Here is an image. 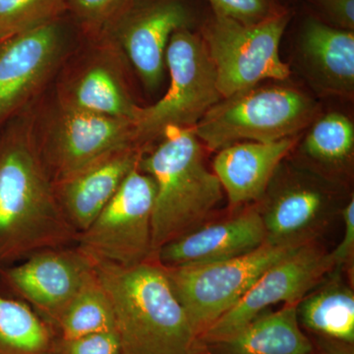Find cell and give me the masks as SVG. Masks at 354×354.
Here are the masks:
<instances>
[{
	"label": "cell",
	"instance_id": "obj_1",
	"mask_svg": "<svg viewBox=\"0 0 354 354\" xmlns=\"http://www.w3.org/2000/svg\"><path fill=\"white\" fill-rule=\"evenodd\" d=\"M36 137L16 123L0 131V266L37 251L74 245Z\"/></svg>",
	"mask_w": 354,
	"mask_h": 354
},
{
	"label": "cell",
	"instance_id": "obj_2",
	"mask_svg": "<svg viewBox=\"0 0 354 354\" xmlns=\"http://www.w3.org/2000/svg\"><path fill=\"white\" fill-rule=\"evenodd\" d=\"M108 293L120 354H188L197 335L156 258L134 266L95 260Z\"/></svg>",
	"mask_w": 354,
	"mask_h": 354
},
{
	"label": "cell",
	"instance_id": "obj_3",
	"mask_svg": "<svg viewBox=\"0 0 354 354\" xmlns=\"http://www.w3.org/2000/svg\"><path fill=\"white\" fill-rule=\"evenodd\" d=\"M160 138L157 148L144 153L138 165L156 183L153 256L165 244L204 225L223 197L218 177L205 165L192 127H167Z\"/></svg>",
	"mask_w": 354,
	"mask_h": 354
},
{
	"label": "cell",
	"instance_id": "obj_4",
	"mask_svg": "<svg viewBox=\"0 0 354 354\" xmlns=\"http://www.w3.org/2000/svg\"><path fill=\"white\" fill-rule=\"evenodd\" d=\"M316 113V102L297 88L256 86L223 97L192 128L199 141L218 152L241 142L271 143L295 137Z\"/></svg>",
	"mask_w": 354,
	"mask_h": 354
},
{
	"label": "cell",
	"instance_id": "obj_5",
	"mask_svg": "<svg viewBox=\"0 0 354 354\" xmlns=\"http://www.w3.org/2000/svg\"><path fill=\"white\" fill-rule=\"evenodd\" d=\"M334 178L312 167L283 160L256 203L266 243L304 246L314 243L341 215L346 201Z\"/></svg>",
	"mask_w": 354,
	"mask_h": 354
},
{
	"label": "cell",
	"instance_id": "obj_6",
	"mask_svg": "<svg viewBox=\"0 0 354 354\" xmlns=\"http://www.w3.org/2000/svg\"><path fill=\"white\" fill-rule=\"evenodd\" d=\"M171 82L160 101L140 108L134 120L135 141L139 148L162 137L167 127H193L223 99L215 67L199 35L189 28L171 35L165 51Z\"/></svg>",
	"mask_w": 354,
	"mask_h": 354
},
{
	"label": "cell",
	"instance_id": "obj_7",
	"mask_svg": "<svg viewBox=\"0 0 354 354\" xmlns=\"http://www.w3.org/2000/svg\"><path fill=\"white\" fill-rule=\"evenodd\" d=\"M290 20V12L283 9L257 24L216 15L205 23L200 36L215 67L223 99L263 81L288 79L290 66L279 55V44Z\"/></svg>",
	"mask_w": 354,
	"mask_h": 354
},
{
	"label": "cell",
	"instance_id": "obj_8",
	"mask_svg": "<svg viewBox=\"0 0 354 354\" xmlns=\"http://www.w3.org/2000/svg\"><path fill=\"white\" fill-rule=\"evenodd\" d=\"M299 247L264 243L234 259L192 267H164L197 339L230 311L271 266Z\"/></svg>",
	"mask_w": 354,
	"mask_h": 354
},
{
	"label": "cell",
	"instance_id": "obj_9",
	"mask_svg": "<svg viewBox=\"0 0 354 354\" xmlns=\"http://www.w3.org/2000/svg\"><path fill=\"white\" fill-rule=\"evenodd\" d=\"M156 183L135 167L113 199L84 232L76 245L95 261L134 266L152 259Z\"/></svg>",
	"mask_w": 354,
	"mask_h": 354
},
{
	"label": "cell",
	"instance_id": "obj_10",
	"mask_svg": "<svg viewBox=\"0 0 354 354\" xmlns=\"http://www.w3.org/2000/svg\"><path fill=\"white\" fill-rule=\"evenodd\" d=\"M95 272V260L76 244L43 249L0 266V293L27 304L53 328Z\"/></svg>",
	"mask_w": 354,
	"mask_h": 354
},
{
	"label": "cell",
	"instance_id": "obj_11",
	"mask_svg": "<svg viewBox=\"0 0 354 354\" xmlns=\"http://www.w3.org/2000/svg\"><path fill=\"white\" fill-rule=\"evenodd\" d=\"M335 268L337 265L330 252L314 243L299 247L264 272L244 297L216 320L198 342L208 344L225 339L276 305L299 304Z\"/></svg>",
	"mask_w": 354,
	"mask_h": 354
},
{
	"label": "cell",
	"instance_id": "obj_12",
	"mask_svg": "<svg viewBox=\"0 0 354 354\" xmlns=\"http://www.w3.org/2000/svg\"><path fill=\"white\" fill-rule=\"evenodd\" d=\"M37 143L53 181L64 178L113 151L139 148L132 120L62 104L50 121L48 134L43 139H37Z\"/></svg>",
	"mask_w": 354,
	"mask_h": 354
},
{
	"label": "cell",
	"instance_id": "obj_13",
	"mask_svg": "<svg viewBox=\"0 0 354 354\" xmlns=\"http://www.w3.org/2000/svg\"><path fill=\"white\" fill-rule=\"evenodd\" d=\"M192 15L180 0H147L128 9L116 37L147 87L164 77L165 51L174 32L189 28Z\"/></svg>",
	"mask_w": 354,
	"mask_h": 354
},
{
	"label": "cell",
	"instance_id": "obj_14",
	"mask_svg": "<svg viewBox=\"0 0 354 354\" xmlns=\"http://www.w3.org/2000/svg\"><path fill=\"white\" fill-rule=\"evenodd\" d=\"M60 48L59 31L50 22L0 43V123L15 113L48 77Z\"/></svg>",
	"mask_w": 354,
	"mask_h": 354
},
{
	"label": "cell",
	"instance_id": "obj_15",
	"mask_svg": "<svg viewBox=\"0 0 354 354\" xmlns=\"http://www.w3.org/2000/svg\"><path fill=\"white\" fill-rule=\"evenodd\" d=\"M264 243L265 227L255 205L225 220L204 223L165 244L153 258L167 268L192 267L234 259Z\"/></svg>",
	"mask_w": 354,
	"mask_h": 354
},
{
	"label": "cell",
	"instance_id": "obj_16",
	"mask_svg": "<svg viewBox=\"0 0 354 354\" xmlns=\"http://www.w3.org/2000/svg\"><path fill=\"white\" fill-rule=\"evenodd\" d=\"M144 153L137 147L113 151L53 181L58 205L77 234L100 215L130 172L138 167Z\"/></svg>",
	"mask_w": 354,
	"mask_h": 354
},
{
	"label": "cell",
	"instance_id": "obj_17",
	"mask_svg": "<svg viewBox=\"0 0 354 354\" xmlns=\"http://www.w3.org/2000/svg\"><path fill=\"white\" fill-rule=\"evenodd\" d=\"M298 57L317 90L341 97L353 95L354 31L310 17L300 32Z\"/></svg>",
	"mask_w": 354,
	"mask_h": 354
},
{
	"label": "cell",
	"instance_id": "obj_18",
	"mask_svg": "<svg viewBox=\"0 0 354 354\" xmlns=\"http://www.w3.org/2000/svg\"><path fill=\"white\" fill-rule=\"evenodd\" d=\"M297 140L295 136L271 143L241 142L218 151L214 160V174L230 206L259 201Z\"/></svg>",
	"mask_w": 354,
	"mask_h": 354
},
{
	"label": "cell",
	"instance_id": "obj_19",
	"mask_svg": "<svg viewBox=\"0 0 354 354\" xmlns=\"http://www.w3.org/2000/svg\"><path fill=\"white\" fill-rule=\"evenodd\" d=\"M297 304L267 310L234 335L203 346L211 354H313L315 346L298 320Z\"/></svg>",
	"mask_w": 354,
	"mask_h": 354
},
{
	"label": "cell",
	"instance_id": "obj_20",
	"mask_svg": "<svg viewBox=\"0 0 354 354\" xmlns=\"http://www.w3.org/2000/svg\"><path fill=\"white\" fill-rule=\"evenodd\" d=\"M335 268L297 304L302 328L320 339L354 344V292Z\"/></svg>",
	"mask_w": 354,
	"mask_h": 354
},
{
	"label": "cell",
	"instance_id": "obj_21",
	"mask_svg": "<svg viewBox=\"0 0 354 354\" xmlns=\"http://www.w3.org/2000/svg\"><path fill=\"white\" fill-rule=\"evenodd\" d=\"M62 104L133 122L140 109L130 99L115 72L104 64L92 65L86 69Z\"/></svg>",
	"mask_w": 354,
	"mask_h": 354
},
{
	"label": "cell",
	"instance_id": "obj_22",
	"mask_svg": "<svg viewBox=\"0 0 354 354\" xmlns=\"http://www.w3.org/2000/svg\"><path fill=\"white\" fill-rule=\"evenodd\" d=\"M55 337L27 304L0 293V354H51Z\"/></svg>",
	"mask_w": 354,
	"mask_h": 354
},
{
	"label": "cell",
	"instance_id": "obj_23",
	"mask_svg": "<svg viewBox=\"0 0 354 354\" xmlns=\"http://www.w3.org/2000/svg\"><path fill=\"white\" fill-rule=\"evenodd\" d=\"M53 330L60 339L115 330L113 306L97 272L65 307Z\"/></svg>",
	"mask_w": 354,
	"mask_h": 354
},
{
	"label": "cell",
	"instance_id": "obj_24",
	"mask_svg": "<svg viewBox=\"0 0 354 354\" xmlns=\"http://www.w3.org/2000/svg\"><path fill=\"white\" fill-rule=\"evenodd\" d=\"M302 153L325 171H341L351 162L354 152L353 121L333 111L314 123L301 147Z\"/></svg>",
	"mask_w": 354,
	"mask_h": 354
},
{
	"label": "cell",
	"instance_id": "obj_25",
	"mask_svg": "<svg viewBox=\"0 0 354 354\" xmlns=\"http://www.w3.org/2000/svg\"><path fill=\"white\" fill-rule=\"evenodd\" d=\"M62 0H0V43L17 32L50 22Z\"/></svg>",
	"mask_w": 354,
	"mask_h": 354
},
{
	"label": "cell",
	"instance_id": "obj_26",
	"mask_svg": "<svg viewBox=\"0 0 354 354\" xmlns=\"http://www.w3.org/2000/svg\"><path fill=\"white\" fill-rule=\"evenodd\" d=\"M214 15L245 25L257 24L281 12L277 0H208Z\"/></svg>",
	"mask_w": 354,
	"mask_h": 354
},
{
	"label": "cell",
	"instance_id": "obj_27",
	"mask_svg": "<svg viewBox=\"0 0 354 354\" xmlns=\"http://www.w3.org/2000/svg\"><path fill=\"white\" fill-rule=\"evenodd\" d=\"M51 354H120L115 330L94 333L74 339L55 337Z\"/></svg>",
	"mask_w": 354,
	"mask_h": 354
},
{
	"label": "cell",
	"instance_id": "obj_28",
	"mask_svg": "<svg viewBox=\"0 0 354 354\" xmlns=\"http://www.w3.org/2000/svg\"><path fill=\"white\" fill-rule=\"evenodd\" d=\"M130 0H69L81 19L93 24H100L113 17Z\"/></svg>",
	"mask_w": 354,
	"mask_h": 354
},
{
	"label": "cell",
	"instance_id": "obj_29",
	"mask_svg": "<svg viewBox=\"0 0 354 354\" xmlns=\"http://www.w3.org/2000/svg\"><path fill=\"white\" fill-rule=\"evenodd\" d=\"M330 26L354 31V0H311Z\"/></svg>",
	"mask_w": 354,
	"mask_h": 354
},
{
	"label": "cell",
	"instance_id": "obj_30",
	"mask_svg": "<svg viewBox=\"0 0 354 354\" xmlns=\"http://www.w3.org/2000/svg\"><path fill=\"white\" fill-rule=\"evenodd\" d=\"M344 220V236L339 245L330 252L337 267L351 262L354 253V198H349L341 212Z\"/></svg>",
	"mask_w": 354,
	"mask_h": 354
},
{
	"label": "cell",
	"instance_id": "obj_31",
	"mask_svg": "<svg viewBox=\"0 0 354 354\" xmlns=\"http://www.w3.org/2000/svg\"><path fill=\"white\" fill-rule=\"evenodd\" d=\"M313 354H354L353 346L321 339L320 348L314 349Z\"/></svg>",
	"mask_w": 354,
	"mask_h": 354
},
{
	"label": "cell",
	"instance_id": "obj_32",
	"mask_svg": "<svg viewBox=\"0 0 354 354\" xmlns=\"http://www.w3.org/2000/svg\"><path fill=\"white\" fill-rule=\"evenodd\" d=\"M188 354H211V353H209L208 349L205 348V346H203V344H199V342H198L196 348L193 349V351H191V353H188Z\"/></svg>",
	"mask_w": 354,
	"mask_h": 354
}]
</instances>
